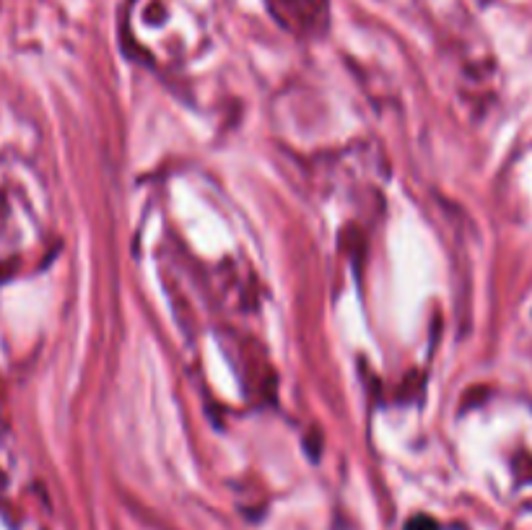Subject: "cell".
Returning a JSON list of instances; mask_svg holds the SVG:
<instances>
[{
  "label": "cell",
  "instance_id": "6da1fadb",
  "mask_svg": "<svg viewBox=\"0 0 532 530\" xmlns=\"http://www.w3.org/2000/svg\"><path fill=\"white\" fill-rule=\"evenodd\" d=\"M408 530H436V525L431 523V520L418 518V520H413V523H411V528H408Z\"/></svg>",
  "mask_w": 532,
  "mask_h": 530
}]
</instances>
